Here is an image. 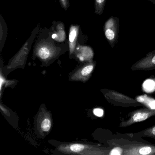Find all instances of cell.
Wrapping results in <instances>:
<instances>
[{
  "label": "cell",
  "instance_id": "cell-1",
  "mask_svg": "<svg viewBox=\"0 0 155 155\" xmlns=\"http://www.w3.org/2000/svg\"><path fill=\"white\" fill-rule=\"evenodd\" d=\"M69 50L68 40L64 43L54 40L49 29L40 28L33 46V55L44 63H48L58 59Z\"/></svg>",
  "mask_w": 155,
  "mask_h": 155
},
{
  "label": "cell",
  "instance_id": "cell-2",
  "mask_svg": "<svg viewBox=\"0 0 155 155\" xmlns=\"http://www.w3.org/2000/svg\"><path fill=\"white\" fill-rule=\"evenodd\" d=\"M118 137H114L108 141L110 147L119 146L123 150V155H155V144H151L129 133L119 134Z\"/></svg>",
  "mask_w": 155,
  "mask_h": 155
},
{
  "label": "cell",
  "instance_id": "cell-3",
  "mask_svg": "<svg viewBox=\"0 0 155 155\" xmlns=\"http://www.w3.org/2000/svg\"><path fill=\"white\" fill-rule=\"evenodd\" d=\"M111 148H101L97 146L73 143L61 145L58 150L66 154L81 155H107L109 154Z\"/></svg>",
  "mask_w": 155,
  "mask_h": 155
},
{
  "label": "cell",
  "instance_id": "cell-4",
  "mask_svg": "<svg viewBox=\"0 0 155 155\" xmlns=\"http://www.w3.org/2000/svg\"><path fill=\"white\" fill-rule=\"evenodd\" d=\"M101 91L107 101L113 106L125 108L143 106L136 99L130 97L114 90L104 89L101 90Z\"/></svg>",
  "mask_w": 155,
  "mask_h": 155
},
{
  "label": "cell",
  "instance_id": "cell-5",
  "mask_svg": "<svg viewBox=\"0 0 155 155\" xmlns=\"http://www.w3.org/2000/svg\"><path fill=\"white\" fill-rule=\"evenodd\" d=\"M155 116V109L141 108L129 112L127 119L122 118L119 127L125 128L138 122H142L151 117Z\"/></svg>",
  "mask_w": 155,
  "mask_h": 155
},
{
  "label": "cell",
  "instance_id": "cell-6",
  "mask_svg": "<svg viewBox=\"0 0 155 155\" xmlns=\"http://www.w3.org/2000/svg\"><path fill=\"white\" fill-rule=\"evenodd\" d=\"M119 19L111 16L105 22L103 31L106 39L112 48H114L118 42Z\"/></svg>",
  "mask_w": 155,
  "mask_h": 155
},
{
  "label": "cell",
  "instance_id": "cell-7",
  "mask_svg": "<svg viewBox=\"0 0 155 155\" xmlns=\"http://www.w3.org/2000/svg\"><path fill=\"white\" fill-rule=\"evenodd\" d=\"M40 28V23H38L34 28L31 34L30 37L26 41L18 52L11 60L9 63V66L10 67L22 64L25 61L31 48L33 42L38 36Z\"/></svg>",
  "mask_w": 155,
  "mask_h": 155
},
{
  "label": "cell",
  "instance_id": "cell-8",
  "mask_svg": "<svg viewBox=\"0 0 155 155\" xmlns=\"http://www.w3.org/2000/svg\"><path fill=\"white\" fill-rule=\"evenodd\" d=\"M131 70L147 71L155 69V50L146 54V56L139 60L131 66Z\"/></svg>",
  "mask_w": 155,
  "mask_h": 155
},
{
  "label": "cell",
  "instance_id": "cell-9",
  "mask_svg": "<svg viewBox=\"0 0 155 155\" xmlns=\"http://www.w3.org/2000/svg\"><path fill=\"white\" fill-rule=\"evenodd\" d=\"M96 64V61L93 60L86 62L85 64L74 72V74L71 76V79L74 81H87L91 76L95 68Z\"/></svg>",
  "mask_w": 155,
  "mask_h": 155
},
{
  "label": "cell",
  "instance_id": "cell-10",
  "mask_svg": "<svg viewBox=\"0 0 155 155\" xmlns=\"http://www.w3.org/2000/svg\"><path fill=\"white\" fill-rule=\"evenodd\" d=\"M49 30L52 38L57 42L64 43L68 40L65 25L61 21H52Z\"/></svg>",
  "mask_w": 155,
  "mask_h": 155
},
{
  "label": "cell",
  "instance_id": "cell-11",
  "mask_svg": "<svg viewBox=\"0 0 155 155\" xmlns=\"http://www.w3.org/2000/svg\"><path fill=\"white\" fill-rule=\"evenodd\" d=\"M81 32L80 25L78 24H71L69 29L68 38V43L69 46V55L72 56L74 54L75 49L78 43V38Z\"/></svg>",
  "mask_w": 155,
  "mask_h": 155
},
{
  "label": "cell",
  "instance_id": "cell-12",
  "mask_svg": "<svg viewBox=\"0 0 155 155\" xmlns=\"http://www.w3.org/2000/svg\"><path fill=\"white\" fill-rule=\"evenodd\" d=\"M73 55L81 61L88 62L93 60L94 52L91 47L82 45L79 43L76 47Z\"/></svg>",
  "mask_w": 155,
  "mask_h": 155
},
{
  "label": "cell",
  "instance_id": "cell-13",
  "mask_svg": "<svg viewBox=\"0 0 155 155\" xmlns=\"http://www.w3.org/2000/svg\"><path fill=\"white\" fill-rule=\"evenodd\" d=\"M38 126L39 130L43 133H48L50 130L51 120L50 115L47 112H42L38 120Z\"/></svg>",
  "mask_w": 155,
  "mask_h": 155
},
{
  "label": "cell",
  "instance_id": "cell-14",
  "mask_svg": "<svg viewBox=\"0 0 155 155\" xmlns=\"http://www.w3.org/2000/svg\"><path fill=\"white\" fill-rule=\"evenodd\" d=\"M8 26L2 14H0V50L4 48L8 37Z\"/></svg>",
  "mask_w": 155,
  "mask_h": 155
},
{
  "label": "cell",
  "instance_id": "cell-15",
  "mask_svg": "<svg viewBox=\"0 0 155 155\" xmlns=\"http://www.w3.org/2000/svg\"><path fill=\"white\" fill-rule=\"evenodd\" d=\"M136 99L142 105L146 106L147 107L155 109V99L147 95L136 97Z\"/></svg>",
  "mask_w": 155,
  "mask_h": 155
},
{
  "label": "cell",
  "instance_id": "cell-16",
  "mask_svg": "<svg viewBox=\"0 0 155 155\" xmlns=\"http://www.w3.org/2000/svg\"><path fill=\"white\" fill-rule=\"evenodd\" d=\"M132 134L136 137L155 139V125Z\"/></svg>",
  "mask_w": 155,
  "mask_h": 155
},
{
  "label": "cell",
  "instance_id": "cell-17",
  "mask_svg": "<svg viewBox=\"0 0 155 155\" xmlns=\"http://www.w3.org/2000/svg\"><path fill=\"white\" fill-rule=\"evenodd\" d=\"M143 91L147 93H152L155 91V77L147 79L142 84Z\"/></svg>",
  "mask_w": 155,
  "mask_h": 155
},
{
  "label": "cell",
  "instance_id": "cell-18",
  "mask_svg": "<svg viewBox=\"0 0 155 155\" xmlns=\"http://www.w3.org/2000/svg\"><path fill=\"white\" fill-rule=\"evenodd\" d=\"M107 0H94L95 13L101 16L103 14Z\"/></svg>",
  "mask_w": 155,
  "mask_h": 155
},
{
  "label": "cell",
  "instance_id": "cell-19",
  "mask_svg": "<svg viewBox=\"0 0 155 155\" xmlns=\"http://www.w3.org/2000/svg\"><path fill=\"white\" fill-rule=\"evenodd\" d=\"M111 148L109 155H123V150L119 146H114Z\"/></svg>",
  "mask_w": 155,
  "mask_h": 155
},
{
  "label": "cell",
  "instance_id": "cell-20",
  "mask_svg": "<svg viewBox=\"0 0 155 155\" xmlns=\"http://www.w3.org/2000/svg\"><path fill=\"white\" fill-rule=\"evenodd\" d=\"M61 8L65 11H67L70 7L69 0H59Z\"/></svg>",
  "mask_w": 155,
  "mask_h": 155
},
{
  "label": "cell",
  "instance_id": "cell-21",
  "mask_svg": "<svg viewBox=\"0 0 155 155\" xmlns=\"http://www.w3.org/2000/svg\"><path fill=\"white\" fill-rule=\"evenodd\" d=\"M93 113H94V115L97 117H101L103 116L104 111L102 109L98 108L94 109L93 110Z\"/></svg>",
  "mask_w": 155,
  "mask_h": 155
},
{
  "label": "cell",
  "instance_id": "cell-22",
  "mask_svg": "<svg viewBox=\"0 0 155 155\" xmlns=\"http://www.w3.org/2000/svg\"><path fill=\"white\" fill-rule=\"evenodd\" d=\"M1 108L2 110L3 111V112H4L5 114L8 115V113H9L7 109H6L5 108V107H2V105H1Z\"/></svg>",
  "mask_w": 155,
  "mask_h": 155
},
{
  "label": "cell",
  "instance_id": "cell-23",
  "mask_svg": "<svg viewBox=\"0 0 155 155\" xmlns=\"http://www.w3.org/2000/svg\"><path fill=\"white\" fill-rule=\"evenodd\" d=\"M147 1L151 2V3L154 4V5H155V0H147Z\"/></svg>",
  "mask_w": 155,
  "mask_h": 155
},
{
  "label": "cell",
  "instance_id": "cell-24",
  "mask_svg": "<svg viewBox=\"0 0 155 155\" xmlns=\"http://www.w3.org/2000/svg\"><path fill=\"white\" fill-rule=\"evenodd\" d=\"M78 1H81V0H78Z\"/></svg>",
  "mask_w": 155,
  "mask_h": 155
}]
</instances>
